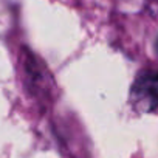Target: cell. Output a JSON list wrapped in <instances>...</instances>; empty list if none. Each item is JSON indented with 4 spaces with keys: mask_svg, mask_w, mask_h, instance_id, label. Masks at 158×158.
<instances>
[{
    "mask_svg": "<svg viewBox=\"0 0 158 158\" xmlns=\"http://www.w3.org/2000/svg\"><path fill=\"white\" fill-rule=\"evenodd\" d=\"M132 107L141 113L158 109V71L144 70L138 73L130 89Z\"/></svg>",
    "mask_w": 158,
    "mask_h": 158,
    "instance_id": "1",
    "label": "cell"
},
{
    "mask_svg": "<svg viewBox=\"0 0 158 158\" xmlns=\"http://www.w3.org/2000/svg\"><path fill=\"white\" fill-rule=\"evenodd\" d=\"M23 65H25V74L28 79V87L31 89V92H45L47 85L45 79H47V71L44 64L31 53H27V57L23 59Z\"/></svg>",
    "mask_w": 158,
    "mask_h": 158,
    "instance_id": "2",
    "label": "cell"
},
{
    "mask_svg": "<svg viewBox=\"0 0 158 158\" xmlns=\"http://www.w3.org/2000/svg\"><path fill=\"white\" fill-rule=\"evenodd\" d=\"M155 47H156V53H158V39H156V44H155Z\"/></svg>",
    "mask_w": 158,
    "mask_h": 158,
    "instance_id": "3",
    "label": "cell"
}]
</instances>
